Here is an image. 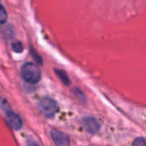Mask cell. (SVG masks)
<instances>
[{
  "label": "cell",
  "mask_w": 146,
  "mask_h": 146,
  "mask_svg": "<svg viewBox=\"0 0 146 146\" xmlns=\"http://www.w3.org/2000/svg\"><path fill=\"white\" fill-rule=\"evenodd\" d=\"M38 108L41 113L47 118H52L57 111V104L50 98H43L38 103Z\"/></svg>",
  "instance_id": "7a4b0ae2"
},
{
  "label": "cell",
  "mask_w": 146,
  "mask_h": 146,
  "mask_svg": "<svg viewBox=\"0 0 146 146\" xmlns=\"http://www.w3.org/2000/svg\"><path fill=\"white\" fill-rule=\"evenodd\" d=\"M24 47H23V44L20 42V41H15L12 44V50L16 52V53H20V52H22Z\"/></svg>",
  "instance_id": "ba28073f"
},
{
  "label": "cell",
  "mask_w": 146,
  "mask_h": 146,
  "mask_svg": "<svg viewBox=\"0 0 146 146\" xmlns=\"http://www.w3.org/2000/svg\"><path fill=\"white\" fill-rule=\"evenodd\" d=\"M50 136L53 142L58 146H66L69 145V139L66 134L62 132H59L56 129L50 131Z\"/></svg>",
  "instance_id": "3957f363"
},
{
  "label": "cell",
  "mask_w": 146,
  "mask_h": 146,
  "mask_svg": "<svg viewBox=\"0 0 146 146\" xmlns=\"http://www.w3.org/2000/svg\"><path fill=\"white\" fill-rule=\"evenodd\" d=\"M56 74L58 75V77L60 78V80L65 84V85H69L70 84V80L67 75V74L63 71V70H59V69H56Z\"/></svg>",
  "instance_id": "52a82bcc"
},
{
  "label": "cell",
  "mask_w": 146,
  "mask_h": 146,
  "mask_svg": "<svg viewBox=\"0 0 146 146\" xmlns=\"http://www.w3.org/2000/svg\"><path fill=\"white\" fill-rule=\"evenodd\" d=\"M133 145H146V139H142V138H140V139H135L134 140V142L133 143Z\"/></svg>",
  "instance_id": "30bf717a"
},
{
  "label": "cell",
  "mask_w": 146,
  "mask_h": 146,
  "mask_svg": "<svg viewBox=\"0 0 146 146\" xmlns=\"http://www.w3.org/2000/svg\"><path fill=\"white\" fill-rule=\"evenodd\" d=\"M6 115H7V121L13 129L20 130L22 127V121L17 114L11 111Z\"/></svg>",
  "instance_id": "5b68a950"
},
{
  "label": "cell",
  "mask_w": 146,
  "mask_h": 146,
  "mask_svg": "<svg viewBox=\"0 0 146 146\" xmlns=\"http://www.w3.org/2000/svg\"><path fill=\"white\" fill-rule=\"evenodd\" d=\"M86 130L90 133H97L100 130V125L98 121L92 117H86L83 121Z\"/></svg>",
  "instance_id": "277c9868"
},
{
  "label": "cell",
  "mask_w": 146,
  "mask_h": 146,
  "mask_svg": "<svg viewBox=\"0 0 146 146\" xmlns=\"http://www.w3.org/2000/svg\"><path fill=\"white\" fill-rule=\"evenodd\" d=\"M21 75L27 83L34 84L39 81L41 73L36 64L33 62H27L21 68Z\"/></svg>",
  "instance_id": "6da1fadb"
},
{
  "label": "cell",
  "mask_w": 146,
  "mask_h": 146,
  "mask_svg": "<svg viewBox=\"0 0 146 146\" xmlns=\"http://www.w3.org/2000/svg\"><path fill=\"white\" fill-rule=\"evenodd\" d=\"M0 108L3 110V111L6 115L9 114V113H10V112L12 111L11 107H10L9 104L8 103V101H7L4 98H3V97H1V96H0Z\"/></svg>",
  "instance_id": "8992f818"
},
{
  "label": "cell",
  "mask_w": 146,
  "mask_h": 146,
  "mask_svg": "<svg viewBox=\"0 0 146 146\" xmlns=\"http://www.w3.org/2000/svg\"><path fill=\"white\" fill-rule=\"evenodd\" d=\"M7 20V12L4 7L0 3V24L5 23Z\"/></svg>",
  "instance_id": "9c48e42d"
}]
</instances>
